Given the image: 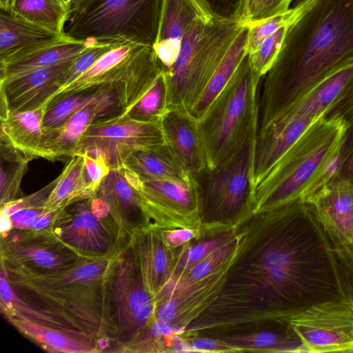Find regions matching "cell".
Returning a JSON list of instances; mask_svg holds the SVG:
<instances>
[{"instance_id": "obj_1", "label": "cell", "mask_w": 353, "mask_h": 353, "mask_svg": "<svg viewBox=\"0 0 353 353\" xmlns=\"http://www.w3.org/2000/svg\"><path fill=\"white\" fill-rule=\"evenodd\" d=\"M235 230L223 286L202 314L210 329L243 331L287 322L310 307L352 296L310 204L298 200L252 213Z\"/></svg>"}, {"instance_id": "obj_2", "label": "cell", "mask_w": 353, "mask_h": 353, "mask_svg": "<svg viewBox=\"0 0 353 353\" xmlns=\"http://www.w3.org/2000/svg\"><path fill=\"white\" fill-rule=\"evenodd\" d=\"M353 63V0H316L289 27L263 77V130L324 79Z\"/></svg>"}, {"instance_id": "obj_3", "label": "cell", "mask_w": 353, "mask_h": 353, "mask_svg": "<svg viewBox=\"0 0 353 353\" xmlns=\"http://www.w3.org/2000/svg\"><path fill=\"white\" fill-rule=\"evenodd\" d=\"M349 126L339 115L314 122L256 185L253 213L301 200L343 150Z\"/></svg>"}, {"instance_id": "obj_4", "label": "cell", "mask_w": 353, "mask_h": 353, "mask_svg": "<svg viewBox=\"0 0 353 353\" xmlns=\"http://www.w3.org/2000/svg\"><path fill=\"white\" fill-rule=\"evenodd\" d=\"M248 55L203 116L198 121L208 170L233 161L256 137L259 129V85Z\"/></svg>"}, {"instance_id": "obj_5", "label": "cell", "mask_w": 353, "mask_h": 353, "mask_svg": "<svg viewBox=\"0 0 353 353\" xmlns=\"http://www.w3.org/2000/svg\"><path fill=\"white\" fill-rule=\"evenodd\" d=\"M245 26L231 20L199 17L181 42L179 57L164 69L168 110L190 112L233 41Z\"/></svg>"}, {"instance_id": "obj_6", "label": "cell", "mask_w": 353, "mask_h": 353, "mask_svg": "<svg viewBox=\"0 0 353 353\" xmlns=\"http://www.w3.org/2000/svg\"><path fill=\"white\" fill-rule=\"evenodd\" d=\"M163 0H77L65 34L77 40L153 47Z\"/></svg>"}, {"instance_id": "obj_7", "label": "cell", "mask_w": 353, "mask_h": 353, "mask_svg": "<svg viewBox=\"0 0 353 353\" xmlns=\"http://www.w3.org/2000/svg\"><path fill=\"white\" fill-rule=\"evenodd\" d=\"M256 137L249 141L230 163L210 171L211 174L204 188H201V228L203 230H232L253 213Z\"/></svg>"}, {"instance_id": "obj_8", "label": "cell", "mask_w": 353, "mask_h": 353, "mask_svg": "<svg viewBox=\"0 0 353 353\" xmlns=\"http://www.w3.org/2000/svg\"><path fill=\"white\" fill-rule=\"evenodd\" d=\"M122 169L139 193L147 226L161 230L201 227V186L196 178L144 181Z\"/></svg>"}, {"instance_id": "obj_9", "label": "cell", "mask_w": 353, "mask_h": 353, "mask_svg": "<svg viewBox=\"0 0 353 353\" xmlns=\"http://www.w3.org/2000/svg\"><path fill=\"white\" fill-rule=\"evenodd\" d=\"M165 143L160 121H139L128 116L93 123L83 134L75 154L95 150L110 170L121 169L124 160L139 149Z\"/></svg>"}, {"instance_id": "obj_10", "label": "cell", "mask_w": 353, "mask_h": 353, "mask_svg": "<svg viewBox=\"0 0 353 353\" xmlns=\"http://www.w3.org/2000/svg\"><path fill=\"white\" fill-rule=\"evenodd\" d=\"M288 322L307 353H353V296L310 307Z\"/></svg>"}, {"instance_id": "obj_11", "label": "cell", "mask_w": 353, "mask_h": 353, "mask_svg": "<svg viewBox=\"0 0 353 353\" xmlns=\"http://www.w3.org/2000/svg\"><path fill=\"white\" fill-rule=\"evenodd\" d=\"M73 208L59 209L52 232L68 247L87 259H111L117 250L114 236H121V230L96 216L90 208V199L76 202Z\"/></svg>"}, {"instance_id": "obj_12", "label": "cell", "mask_w": 353, "mask_h": 353, "mask_svg": "<svg viewBox=\"0 0 353 353\" xmlns=\"http://www.w3.org/2000/svg\"><path fill=\"white\" fill-rule=\"evenodd\" d=\"M74 59L0 79V118L8 112L47 105L48 101L64 85L65 76Z\"/></svg>"}, {"instance_id": "obj_13", "label": "cell", "mask_w": 353, "mask_h": 353, "mask_svg": "<svg viewBox=\"0 0 353 353\" xmlns=\"http://www.w3.org/2000/svg\"><path fill=\"white\" fill-rule=\"evenodd\" d=\"M163 70L154 48L141 46L104 74L102 83L112 85L121 117L128 114Z\"/></svg>"}, {"instance_id": "obj_14", "label": "cell", "mask_w": 353, "mask_h": 353, "mask_svg": "<svg viewBox=\"0 0 353 353\" xmlns=\"http://www.w3.org/2000/svg\"><path fill=\"white\" fill-rule=\"evenodd\" d=\"M301 201L310 204L334 246L353 237V184L336 176Z\"/></svg>"}, {"instance_id": "obj_15", "label": "cell", "mask_w": 353, "mask_h": 353, "mask_svg": "<svg viewBox=\"0 0 353 353\" xmlns=\"http://www.w3.org/2000/svg\"><path fill=\"white\" fill-rule=\"evenodd\" d=\"M124 272L120 271L122 276L117 281L111 273L115 281L112 297L115 305V314L117 325L121 332L130 334V339H141L148 332L155 320V303L151 294L147 291L143 283L141 274L134 259L132 265L130 282L127 281L125 267Z\"/></svg>"}, {"instance_id": "obj_16", "label": "cell", "mask_w": 353, "mask_h": 353, "mask_svg": "<svg viewBox=\"0 0 353 353\" xmlns=\"http://www.w3.org/2000/svg\"><path fill=\"white\" fill-rule=\"evenodd\" d=\"M230 259L221 267L188 289L157 304L155 320L170 324L177 334L216 299L226 279Z\"/></svg>"}, {"instance_id": "obj_17", "label": "cell", "mask_w": 353, "mask_h": 353, "mask_svg": "<svg viewBox=\"0 0 353 353\" xmlns=\"http://www.w3.org/2000/svg\"><path fill=\"white\" fill-rule=\"evenodd\" d=\"M160 123L165 143L185 172L196 178L208 170L198 121L188 112L168 110Z\"/></svg>"}, {"instance_id": "obj_18", "label": "cell", "mask_w": 353, "mask_h": 353, "mask_svg": "<svg viewBox=\"0 0 353 353\" xmlns=\"http://www.w3.org/2000/svg\"><path fill=\"white\" fill-rule=\"evenodd\" d=\"M130 243L144 286L154 299L170 276L172 250L165 245L161 230L154 228L136 230Z\"/></svg>"}, {"instance_id": "obj_19", "label": "cell", "mask_w": 353, "mask_h": 353, "mask_svg": "<svg viewBox=\"0 0 353 353\" xmlns=\"http://www.w3.org/2000/svg\"><path fill=\"white\" fill-rule=\"evenodd\" d=\"M234 352L307 353L299 334L288 322L275 321L252 330L210 334Z\"/></svg>"}, {"instance_id": "obj_20", "label": "cell", "mask_w": 353, "mask_h": 353, "mask_svg": "<svg viewBox=\"0 0 353 353\" xmlns=\"http://www.w3.org/2000/svg\"><path fill=\"white\" fill-rule=\"evenodd\" d=\"M108 204L122 232L130 235L146 228L141 197L124 176L122 169L110 170L97 194Z\"/></svg>"}, {"instance_id": "obj_21", "label": "cell", "mask_w": 353, "mask_h": 353, "mask_svg": "<svg viewBox=\"0 0 353 353\" xmlns=\"http://www.w3.org/2000/svg\"><path fill=\"white\" fill-rule=\"evenodd\" d=\"M199 17L191 0H163L158 36L153 48L164 69L176 61L185 33Z\"/></svg>"}, {"instance_id": "obj_22", "label": "cell", "mask_w": 353, "mask_h": 353, "mask_svg": "<svg viewBox=\"0 0 353 353\" xmlns=\"http://www.w3.org/2000/svg\"><path fill=\"white\" fill-rule=\"evenodd\" d=\"M12 245L5 244V256L7 259H16L17 263L32 265V270H48L55 274L68 271L79 264L81 256L72 251L53 233L50 243H38L37 239H19L13 241Z\"/></svg>"}, {"instance_id": "obj_23", "label": "cell", "mask_w": 353, "mask_h": 353, "mask_svg": "<svg viewBox=\"0 0 353 353\" xmlns=\"http://www.w3.org/2000/svg\"><path fill=\"white\" fill-rule=\"evenodd\" d=\"M352 81L353 63L324 79L274 121L301 119L316 121L325 117Z\"/></svg>"}, {"instance_id": "obj_24", "label": "cell", "mask_w": 353, "mask_h": 353, "mask_svg": "<svg viewBox=\"0 0 353 353\" xmlns=\"http://www.w3.org/2000/svg\"><path fill=\"white\" fill-rule=\"evenodd\" d=\"M67 34L50 30L18 17L0 11V62L58 41Z\"/></svg>"}, {"instance_id": "obj_25", "label": "cell", "mask_w": 353, "mask_h": 353, "mask_svg": "<svg viewBox=\"0 0 353 353\" xmlns=\"http://www.w3.org/2000/svg\"><path fill=\"white\" fill-rule=\"evenodd\" d=\"M94 40L68 37L0 62V79L28 71L58 65L76 59Z\"/></svg>"}, {"instance_id": "obj_26", "label": "cell", "mask_w": 353, "mask_h": 353, "mask_svg": "<svg viewBox=\"0 0 353 353\" xmlns=\"http://www.w3.org/2000/svg\"><path fill=\"white\" fill-rule=\"evenodd\" d=\"M121 168L144 181L181 180L190 176L165 143L132 152L123 162Z\"/></svg>"}, {"instance_id": "obj_27", "label": "cell", "mask_w": 353, "mask_h": 353, "mask_svg": "<svg viewBox=\"0 0 353 353\" xmlns=\"http://www.w3.org/2000/svg\"><path fill=\"white\" fill-rule=\"evenodd\" d=\"M47 108L8 112L1 118V132L11 143L31 159L39 157L43 136V117Z\"/></svg>"}, {"instance_id": "obj_28", "label": "cell", "mask_w": 353, "mask_h": 353, "mask_svg": "<svg viewBox=\"0 0 353 353\" xmlns=\"http://www.w3.org/2000/svg\"><path fill=\"white\" fill-rule=\"evenodd\" d=\"M248 30L249 28L245 26L239 32L214 72L201 95L189 112L196 119L199 120L203 116L248 54Z\"/></svg>"}, {"instance_id": "obj_29", "label": "cell", "mask_w": 353, "mask_h": 353, "mask_svg": "<svg viewBox=\"0 0 353 353\" xmlns=\"http://www.w3.org/2000/svg\"><path fill=\"white\" fill-rule=\"evenodd\" d=\"M58 178L43 205L45 210L54 211L93 198L86 181L84 159L81 154H74L70 158Z\"/></svg>"}, {"instance_id": "obj_30", "label": "cell", "mask_w": 353, "mask_h": 353, "mask_svg": "<svg viewBox=\"0 0 353 353\" xmlns=\"http://www.w3.org/2000/svg\"><path fill=\"white\" fill-rule=\"evenodd\" d=\"M141 46L121 43L103 54L90 69L71 83L64 86L48 101L47 108L73 94L100 85L103 76Z\"/></svg>"}, {"instance_id": "obj_31", "label": "cell", "mask_w": 353, "mask_h": 353, "mask_svg": "<svg viewBox=\"0 0 353 353\" xmlns=\"http://www.w3.org/2000/svg\"><path fill=\"white\" fill-rule=\"evenodd\" d=\"M15 15L53 32L63 34L71 10L60 0H16L12 12Z\"/></svg>"}, {"instance_id": "obj_32", "label": "cell", "mask_w": 353, "mask_h": 353, "mask_svg": "<svg viewBox=\"0 0 353 353\" xmlns=\"http://www.w3.org/2000/svg\"><path fill=\"white\" fill-rule=\"evenodd\" d=\"M1 142V204L15 200L22 178L32 159L17 149L8 137L0 133Z\"/></svg>"}, {"instance_id": "obj_33", "label": "cell", "mask_w": 353, "mask_h": 353, "mask_svg": "<svg viewBox=\"0 0 353 353\" xmlns=\"http://www.w3.org/2000/svg\"><path fill=\"white\" fill-rule=\"evenodd\" d=\"M108 87V83L90 87L47 108L43 117V130L54 129L63 125L79 110L99 100Z\"/></svg>"}, {"instance_id": "obj_34", "label": "cell", "mask_w": 353, "mask_h": 353, "mask_svg": "<svg viewBox=\"0 0 353 353\" xmlns=\"http://www.w3.org/2000/svg\"><path fill=\"white\" fill-rule=\"evenodd\" d=\"M168 108V84L163 70L147 93L125 116L139 121H159Z\"/></svg>"}, {"instance_id": "obj_35", "label": "cell", "mask_w": 353, "mask_h": 353, "mask_svg": "<svg viewBox=\"0 0 353 353\" xmlns=\"http://www.w3.org/2000/svg\"><path fill=\"white\" fill-rule=\"evenodd\" d=\"M292 0H242L235 21L250 27L286 12Z\"/></svg>"}, {"instance_id": "obj_36", "label": "cell", "mask_w": 353, "mask_h": 353, "mask_svg": "<svg viewBox=\"0 0 353 353\" xmlns=\"http://www.w3.org/2000/svg\"><path fill=\"white\" fill-rule=\"evenodd\" d=\"M290 25L279 29L268 37L255 51L248 54L252 70L260 78H262L273 65Z\"/></svg>"}, {"instance_id": "obj_37", "label": "cell", "mask_w": 353, "mask_h": 353, "mask_svg": "<svg viewBox=\"0 0 353 353\" xmlns=\"http://www.w3.org/2000/svg\"><path fill=\"white\" fill-rule=\"evenodd\" d=\"M14 324L27 335L43 342L46 345L52 348L65 352H86L83 347H90L89 345L79 343V341L73 339L72 336L62 334L61 331H50L45 327H40L39 325L35 326L19 320L16 321Z\"/></svg>"}, {"instance_id": "obj_38", "label": "cell", "mask_w": 353, "mask_h": 353, "mask_svg": "<svg viewBox=\"0 0 353 353\" xmlns=\"http://www.w3.org/2000/svg\"><path fill=\"white\" fill-rule=\"evenodd\" d=\"M121 43L94 41L72 62L63 87L73 82L90 69L103 54ZM62 87V88H63Z\"/></svg>"}, {"instance_id": "obj_39", "label": "cell", "mask_w": 353, "mask_h": 353, "mask_svg": "<svg viewBox=\"0 0 353 353\" xmlns=\"http://www.w3.org/2000/svg\"><path fill=\"white\" fill-rule=\"evenodd\" d=\"M80 154L84 159L85 174L88 189L92 197H94L110 169L101 154L95 150L85 151Z\"/></svg>"}, {"instance_id": "obj_40", "label": "cell", "mask_w": 353, "mask_h": 353, "mask_svg": "<svg viewBox=\"0 0 353 353\" xmlns=\"http://www.w3.org/2000/svg\"><path fill=\"white\" fill-rule=\"evenodd\" d=\"M161 233L165 245L171 249H175L200 238L203 232L201 228H176L161 230Z\"/></svg>"}, {"instance_id": "obj_41", "label": "cell", "mask_w": 353, "mask_h": 353, "mask_svg": "<svg viewBox=\"0 0 353 353\" xmlns=\"http://www.w3.org/2000/svg\"><path fill=\"white\" fill-rule=\"evenodd\" d=\"M192 352H234V350L217 339L210 336H192L183 337Z\"/></svg>"}, {"instance_id": "obj_42", "label": "cell", "mask_w": 353, "mask_h": 353, "mask_svg": "<svg viewBox=\"0 0 353 353\" xmlns=\"http://www.w3.org/2000/svg\"><path fill=\"white\" fill-rule=\"evenodd\" d=\"M205 1L215 18L235 21L242 0Z\"/></svg>"}, {"instance_id": "obj_43", "label": "cell", "mask_w": 353, "mask_h": 353, "mask_svg": "<svg viewBox=\"0 0 353 353\" xmlns=\"http://www.w3.org/2000/svg\"><path fill=\"white\" fill-rule=\"evenodd\" d=\"M330 114L341 117L349 128L353 125V81L326 115Z\"/></svg>"}, {"instance_id": "obj_44", "label": "cell", "mask_w": 353, "mask_h": 353, "mask_svg": "<svg viewBox=\"0 0 353 353\" xmlns=\"http://www.w3.org/2000/svg\"><path fill=\"white\" fill-rule=\"evenodd\" d=\"M347 138L350 141L347 142L345 140L341 163L335 176L353 184V134H347Z\"/></svg>"}, {"instance_id": "obj_45", "label": "cell", "mask_w": 353, "mask_h": 353, "mask_svg": "<svg viewBox=\"0 0 353 353\" xmlns=\"http://www.w3.org/2000/svg\"><path fill=\"white\" fill-rule=\"evenodd\" d=\"M334 248L340 263L346 284L353 296V254L347 245L334 246Z\"/></svg>"}, {"instance_id": "obj_46", "label": "cell", "mask_w": 353, "mask_h": 353, "mask_svg": "<svg viewBox=\"0 0 353 353\" xmlns=\"http://www.w3.org/2000/svg\"><path fill=\"white\" fill-rule=\"evenodd\" d=\"M44 210H46L43 208H23L10 214L8 217L12 226L17 228L28 229L36 218Z\"/></svg>"}, {"instance_id": "obj_47", "label": "cell", "mask_w": 353, "mask_h": 353, "mask_svg": "<svg viewBox=\"0 0 353 353\" xmlns=\"http://www.w3.org/2000/svg\"><path fill=\"white\" fill-rule=\"evenodd\" d=\"M200 15L204 19L208 21L215 18L205 0H191Z\"/></svg>"}, {"instance_id": "obj_48", "label": "cell", "mask_w": 353, "mask_h": 353, "mask_svg": "<svg viewBox=\"0 0 353 353\" xmlns=\"http://www.w3.org/2000/svg\"><path fill=\"white\" fill-rule=\"evenodd\" d=\"M16 0H0L1 10L12 12Z\"/></svg>"}, {"instance_id": "obj_49", "label": "cell", "mask_w": 353, "mask_h": 353, "mask_svg": "<svg viewBox=\"0 0 353 353\" xmlns=\"http://www.w3.org/2000/svg\"><path fill=\"white\" fill-rule=\"evenodd\" d=\"M61 3L68 8L72 10L74 4L77 0H60Z\"/></svg>"}, {"instance_id": "obj_50", "label": "cell", "mask_w": 353, "mask_h": 353, "mask_svg": "<svg viewBox=\"0 0 353 353\" xmlns=\"http://www.w3.org/2000/svg\"><path fill=\"white\" fill-rule=\"evenodd\" d=\"M347 247L348 248L350 251L353 254V237L351 242L350 243V244L347 245Z\"/></svg>"}]
</instances>
